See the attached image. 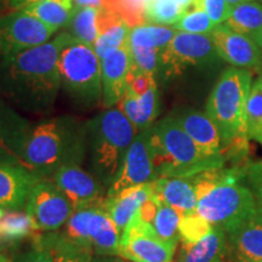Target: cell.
Returning a JSON list of instances; mask_svg holds the SVG:
<instances>
[{"label":"cell","instance_id":"39","mask_svg":"<svg viewBox=\"0 0 262 262\" xmlns=\"http://www.w3.org/2000/svg\"><path fill=\"white\" fill-rule=\"evenodd\" d=\"M193 8L204 10L216 26L225 24L233 9L228 4L227 0H195Z\"/></svg>","mask_w":262,"mask_h":262},{"label":"cell","instance_id":"19","mask_svg":"<svg viewBox=\"0 0 262 262\" xmlns=\"http://www.w3.org/2000/svg\"><path fill=\"white\" fill-rule=\"evenodd\" d=\"M31 125L14 108L0 101V163L22 164V152Z\"/></svg>","mask_w":262,"mask_h":262},{"label":"cell","instance_id":"46","mask_svg":"<svg viewBox=\"0 0 262 262\" xmlns=\"http://www.w3.org/2000/svg\"><path fill=\"white\" fill-rule=\"evenodd\" d=\"M251 2L262 3V0H227V3L232 6V8H233V6H235V5L243 4V3H251Z\"/></svg>","mask_w":262,"mask_h":262},{"label":"cell","instance_id":"2","mask_svg":"<svg viewBox=\"0 0 262 262\" xmlns=\"http://www.w3.org/2000/svg\"><path fill=\"white\" fill-rule=\"evenodd\" d=\"M86 158V123L60 116L32 124L26 137L22 164L50 179L62 166L80 165Z\"/></svg>","mask_w":262,"mask_h":262},{"label":"cell","instance_id":"42","mask_svg":"<svg viewBox=\"0 0 262 262\" xmlns=\"http://www.w3.org/2000/svg\"><path fill=\"white\" fill-rule=\"evenodd\" d=\"M39 2H44V0H8V5L9 8L14 10V11H18V10L24 9L25 6Z\"/></svg>","mask_w":262,"mask_h":262},{"label":"cell","instance_id":"11","mask_svg":"<svg viewBox=\"0 0 262 262\" xmlns=\"http://www.w3.org/2000/svg\"><path fill=\"white\" fill-rule=\"evenodd\" d=\"M178 245L159 238L152 225L136 214L122 232L120 257L131 262H170Z\"/></svg>","mask_w":262,"mask_h":262},{"label":"cell","instance_id":"5","mask_svg":"<svg viewBox=\"0 0 262 262\" xmlns=\"http://www.w3.org/2000/svg\"><path fill=\"white\" fill-rule=\"evenodd\" d=\"M149 148L156 179L192 178L222 168L226 160L225 157L204 155L171 116L149 127Z\"/></svg>","mask_w":262,"mask_h":262},{"label":"cell","instance_id":"35","mask_svg":"<svg viewBox=\"0 0 262 262\" xmlns=\"http://www.w3.org/2000/svg\"><path fill=\"white\" fill-rule=\"evenodd\" d=\"M150 0H102V6L117 12L131 28L146 25L145 14Z\"/></svg>","mask_w":262,"mask_h":262},{"label":"cell","instance_id":"50","mask_svg":"<svg viewBox=\"0 0 262 262\" xmlns=\"http://www.w3.org/2000/svg\"><path fill=\"white\" fill-rule=\"evenodd\" d=\"M6 212H8V211H6V209H4V208H0V219H2L3 216H4V215L6 214Z\"/></svg>","mask_w":262,"mask_h":262},{"label":"cell","instance_id":"25","mask_svg":"<svg viewBox=\"0 0 262 262\" xmlns=\"http://www.w3.org/2000/svg\"><path fill=\"white\" fill-rule=\"evenodd\" d=\"M118 106L139 131L152 126L159 114L158 85H153L141 96H136L126 89Z\"/></svg>","mask_w":262,"mask_h":262},{"label":"cell","instance_id":"36","mask_svg":"<svg viewBox=\"0 0 262 262\" xmlns=\"http://www.w3.org/2000/svg\"><path fill=\"white\" fill-rule=\"evenodd\" d=\"M216 25L211 21L208 14L201 8H193L182 16L178 24L173 25V28L178 32L192 33V34L210 35Z\"/></svg>","mask_w":262,"mask_h":262},{"label":"cell","instance_id":"16","mask_svg":"<svg viewBox=\"0 0 262 262\" xmlns=\"http://www.w3.org/2000/svg\"><path fill=\"white\" fill-rule=\"evenodd\" d=\"M40 180V176L22 164L0 163V208L21 210Z\"/></svg>","mask_w":262,"mask_h":262},{"label":"cell","instance_id":"3","mask_svg":"<svg viewBox=\"0 0 262 262\" xmlns=\"http://www.w3.org/2000/svg\"><path fill=\"white\" fill-rule=\"evenodd\" d=\"M245 170L216 168L192 176L196 192L195 212L229 235L257 211L250 187L244 185Z\"/></svg>","mask_w":262,"mask_h":262},{"label":"cell","instance_id":"32","mask_svg":"<svg viewBox=\"0 0 262 262\" xmlns=\"http://www.w3.org/2000/svg\"><path fill=\"white\" fill-rule=\"evenodd\" d=\"M247 135L262 146V75L251 85L247 102Z\"/></svg>","mask_w":262,"mask_h":262},{"label":"cell","instance_id":"7","mask_svg":"<svg viewBox=\"0 0 262 262\" xmlns=\"http://www.w3.org/2000/svg\"><path fill=\"white\" fill-rule=\"evenodd\" d=\"M58 70L62 89L75 103L89 108L102 102L101 60L93 47L70 34L60 51Z\"/></svg>","mask_w":262,"mask_h":262},{"label":"cell","instance_id":"4","mask_svg":"<svg viewBox=\"0 0 262 262\" xmlns=\"http://www.w3.org/2000/svg\"><path fill=\"white\" fill-rule=\"evenodd\" d=\"M253 85V77L249 70L229 67L212 88L205 113L220 133L225 150L231 155L247 149V102Z\"/></svg>","mask_w":262,"mask_h":262},{"label":"cell","instance_id":"21","mask_svg":"<svg viewBox=\"0 0 262 262\" xmlns=\"http://www.w3.org/2000/svg\"><path fill=\"white\" fill-rule=\"evenodd\" d=\"M131 27L120 15L112 10L98 8L97 12V39L94 50L100 60L123 47L129 40Z\"/></svg>","mask_w":262,"mask_h":262},{"label":"cell","instance_id":"23","mask_svg":"<svg viewBox=\"0 0 262 262\" xmlns=\"http://www.w3.org/2000/svg\"><path fill=\"white\" fill-rule=\"evenodd\" d=\"M152 194L153 191L150 187V182L136 186V187L127 188L125 191L118 193L116 195L106 196L103 208L122 233L140 210L143 203Z\"/></svg>","mask_w":262,"mask_h":262},{"label":"cell","instance_id":"38","mask_svg":"<svg viewBox=\"0 0 262 262\" xmlns=\"http://www.w3.org/2000/svg\"><path fill=\"white\" fill-rule=\"evenodd\" d=\"M129 48L131 64L140 72L157 77V74H158L159 55L162 50H159V49L136 47V45L130 44V41Z\"/></svg>","mask_w":262,"mask_h":262},{"label":"cell","instance_id":"28","mask_svg":"<svg viewBox=\"0 0 262 262\" xmlns=\"http://www.w3.org/2000/svg\"><path fill=\"white\" fill-rule=\"evenodd\" d=\"M97 12L95 6H75L67 31L77 40L93 47L97 39Z\"/></svg>","mask_w":262,"mask_h":262},{"label":"cell","instance_id":"18","mask_svg":"<svg viewBox=\"0 0 262 262\" xmlns=\"http://www.w3.org/2000/svg\"><path fill=\"white\" fill-rule=\"evenodd\" d=\"M171 117L204 155L209 157H225L220 133L208 114L192 108H186L171 114Z\"/></svg>","mask_w":262,"mask_h":262},{"label":"cell","instance_id":"47","mask_svg":"<svg viewBox=\"0 0 262 262\" xmlns=\"http://www.w3.org/2000/svg\"><path fill=\"white\" fill-rule=\"evenodd\" d=\"M10 247H11V245H10L9 243H6V242L2 241V239H0V254L6 253V251L9 250Z\"/></svg>","mask_w":262,"mask_h":262},{"label":"cell","instance_id":"45","mask_svg":"<svg viewBox=\"0 0 262 262\" xmlns=\"http://www.w3.org/2000/svg\"><path fill=\"white\" fill-rule=\"evenodd\" d=\"M175 2L178 3V4H179L180 6H181V8H182L183 10H185L186 12H187L189 9L194 6L195 0H175Z\"/></svg>","mask_w":262,"mask_h":262},{"label":"cell","instance_id":"14","mask_svg":"<svg viewBox=\"0 0 262 262\" xmlns=\"http://www.w3.org/2000/svg\"><path fill=\"white\" fill-rule=\"evenodd\" d=\"M63 192L74 210L88 206H103L107 189L93 173L80 165L62 166L50 178Z\"/></svg>","mask_w":262,"mask_h":262},{"label":"cell","instance_id":"6","mask_svg":"<svg viewBox=\"0 0 262 262\" xmlns=\"http://www.w3.org/2000/svg\"><path fill=\"white\" fill-rule=\"evenodd\" d=\"M137 133V127L119 108H108L86 122L90 171L107 189Z\"/></svg>","mask_w":262,"mask_h":262},{"label":"cell","instance_id":"24","mask_svg":"<svg viewBox=\"0 0 262 262\" xmlns=\"http://www.w3.org/2000/svg\"><path fill=\"white\" fill-rule=\"evenodd\" d=\"M176 262H222L228 249V237L221 227L211 231L195 243L180 242Z\"/></svg>","mask_w":262,"mask_h":262},{"label":"cell","instance_id":"49","mask_svg":"<svg viewBox=\"0 0 262 262\" xmlns=\"http://www.w3.org/2000/svg\"><path fill=\"white\" fill-rule=\"evenodd\" d=\"M0 262H12V260L6 254H0Z\"/></svg>","mask_w":262,"mask_h":262},{"label":"cell","instance_id":"17","mask_svg":"<svg viewBox=\"0 0 262 262\" xmlns=\"http://www.w3.org/2000/svg\"><path fill=\"white\" fill-rule=\"evenodd\" d=\"M129 40L118 50L101 60L102 73V103L112 108L120 102L127 89V74L130 70Z\"/></svg>","mask_w":262,"mask_h":262},{"label":"cell","instance_id":"51","mask_svg":"<svg viewBox=\"0 0 262 262\" xmlns=\"http://www.w3.org/2000/svg\"><path fill=\"white\" fill-rule=\"evenodd\" d=\"M170 262H176V261H170Z\"/></svg>","mask_w":262,"mask_h":262},{"label":"cell","instance_id":"9","mask_svg":"<svg viewBox=\"0 0 262 262\" xmlns=\"http://www.w3.org/2000/svg\"><path fill=\"white\" fill-rule=\"evenodd\" d=\"M220 60L209 35L178 32L160 51L157 77L175 80L189 71L211 67Z\"/></svg>","mask_w":262,"mask_h":262},{"label":"cell","instance_id":"8","mask_svg":"<svg viewBox=\"0 0 262 262\" xmlns=\"http://www.w3.org/2000/svg\"><path fill=\"white\" fill-rule=\"evenodd\" d=\"M62 233L97 256H120L122 233L103 206L74 210Z\"/></svg>","mask_w":262,"mask_h":262},{"label":"cell","instance_id":"27","mask_svg":"<svg viewBox=\"0 0 262 262\" xmlns=\"http://www.w3.org/2000/svg\"><path fill=\"white\" fill-rule=\"evenodd\" d=\"M74 9L73 0H44L29 4L18 11L31 15L51 27L60 29L67 27L70 24Z\"/></svg>","mask_w":262,"mask_h":262},{"label":"cell","instance_id":"31","mask_svg":"<svg viewBox=\"0 0 262 262\" xmlns=\"http://www.w3.org/2000/svg\"><path fill=\"white\" fill-rule=\"evenodd\" d=\"M178 33L175 28L159 25H140L130 31V44L141 48L159 49L162 50L172 40Z\"/></svg>","mask_w":262,"mask_h":262},{"label":"cell","instance_id":"29","mask_svg":"<svg viewBox=\"0 0 262 262\" xmlns=\"http://www.w3.org/2000/svg\"><path fill=\"white\" fill-rule=\"evenodd\" d=\"M45 244L50 248L54 255V262H91L94 254L89 250L79 247L73 242L64 237L63 233L40 234Z\"/></svg>","mask_w":262,"mask_h":262},{"label":"cell","instance_id":"40","mask_svg":"<svg viewBox=\"0 0 262 262\" xmlns=\"http://www.w3.org/2000/svg\"><path fill=\"white\" fill-rule=\"evenodd\" d=\"M245 179L248 180L249 187L254 193L257 208L262 211V160L250 164L245 169Z\"/></svg>","mask_w":262,"mask_h":262},{"label":"cell","instance_id":"26","mask_svg":"<svg viewBox=\"0 0 262 262\" xmlns=\"http://www.w3.org/2000/svg\"><path fill=\"white\" fill-rule=\"evenodd\" d=\"M225 25L262 49V3H243L233 6Z\"/></svg>","mask_w":262,"mask_h":262},{"label":"cell","instance_id":"33","mask_svg":"<svg viewBox=\"0 0 262 262\" xmlns=\"http://www.w3.org/2000/svg\"><path fill=\"white\" fill-rule=\"evenodd\" d=\"M180 221L181 214L171 206L160 202L158 209L152 221L157 235L169 243H180Z\"/></svg>","mask_w":262,"mask_h":262},{"label":"cell","instance_id":"48","mask_svg":"<svg viewBox=\"0 0 262 262\" xmlns=\"http://www.w3.org/2000/svg\"><path fill=\"white\" fill-rule=\"evenodd\" d=\"M6 8H9L8 0H0V14H2V12H4Z\"/></svg>","mask_w":262,"mask_h":262},{"label":"cell","instance_id":"12","mask_svg":"<svg viewBox=\"0 0 262 262\" xmlns=\"http://www.w3.org/2000/svg\"><path fill=\"white\" fill-rule=\"evenodd\" d=\"M27 212L38 232H55L67 224L74 209L51 179H42L29 194Z\"/></svg>","mask_w":262,"mask_h":262},{"label":"cell","instance_id":"37","mask_svg":"<svg viewBox=\"0 0 262 262\" xmlns=\"http://www.w3.org/2000/svg\"><path fill=\"white\" fill-rule=\"evenodd\" d=\"M212 225L196 212L181 216L180 221V242L195 243L211 231Z\"/></svg>","mask_w":262,"mask_h":262},{"label":"cell","instance_id":"15","mask_svg":"<svg viewBox=\"0 0 262 262\" xmlns=\"http://www.w3.org/2000/svg\"><path fill=\"white\" fill-rule=\"evenodd\" d=\"M209 37L219 57L232 67L244 70L262 68L261 49L250 39L233 32L225 24L216 26Z\"/></svg>","mask_w":262,"mask_h":262},{"label":"cell","instance_id":"13","mask_svg":"<svg viewBox=\"0 0 262 262\" xmlns=\"http://www.w3.org/2000/svg\"><path fill=\"white\" fill-rule=\"evenodd\" d=\"M149 127L136 134L116 178L107 189V196L116 195L127 188L146 185L156 180L149 148Z\"/></svg>","mask_w":262,"mask_h":262},{"label":"cell","instance_id":"30","mask_svg":"<svg viewBox=\"0 0 262 262\" xmlns=\"http://www.w3.org/2000/svg\"><path fill=\"white\" fill-rule=\"evenodd\" d=\"M35 232L38 231L28 212L11 210L0 219V239L10 245L35 235Z\"/></svg>","mask_w":262,"mask_h":262},{"label":"cell","instance_id":"43","mask_svg":"<svg viewBox=\"0 0 262 262\" xmlns=\"http://www.w3.org/2000/svg\"><path fill=\"white\" fill-rule=\"evenodd\" d=\"M91 262H131V261L120 256H97V255H94L93 261Z\"/></svg>","mask_w":262,"mask_h":262},{"label":"cell","instance_id":"34","mask_svg":"<svg viewBox=\"0 0 262 262\" xmlns=\"http://www.w3.org/2000/svg\"><path fill=\"white\" fill-rule=\"evenodd\" d=\"M186 11L175 0H150L147 5L145 21L148 25L170 26L178 24Z\"/></svg>","mask_w":262,"mask_h":262},{"label":"cell","instance_id":"44","mask_svg":"<svg viewBox=\"0 0 262 262\" xmlns=\"http://www.w3.org/2000/svg\"><path fill=\"white\" fill-rule=\"evenodd\" d=\"M75 6H95V8H101L102 6V0H73Z\"/></svg>","mask_w":262,"mask_h":262},{"label":"cell","instance_id":"20","mask_svg":"<svg viewBox=\"0 0 262 262\" xmlns=\"http://www.w3.org/2000/svg\"><path fill=\"white\" fill-rule=\"evenodd\" d=\"M155 195L181 216L196 210V192L192 178H158L150 182Z\"/></svg>","mask_w":262,"mask_h":262},{"label":"cell","instance_id":"41","mask_svg":"<svg viewBox=\"0 0 262 262\" xmlns=\"http://www.w3.org/2000/svg\"><path fill=\"white\" fill-rule=\"evenodd\" d=\"M17 262H54V255L50 248L42 242L40 234H35L34 244Z\"/></svg>","mask_w":262,"mask_h":262},{"label":"cell","instance_id":"1","mask_svg":"<svg viewBox=\"0 0 262 262\" xmlns=\"http://www.w3.org/2000/svg\"><path fill=\"white\" fill-rule=\"evenodd\" d=\"M68 39L70 33L62 32L40 47L0 60V95L29 112L50 111L62 88L58 56Z\"/></svg>","mask_w":262,"mask_h":262},{"label":"cell","instance_id":"22","mask_svg":"<svg viewBox=\"0 0 262 262\" xmlns=\"http://www.w3.org/2000/svg\"><path fill=\"white\" fill-rule=\"evenodd\" d=\"M227 237L237 262H262V211L257 209L254 216Z\"/></svg>","mask_w":262,"mask_h":262},{"label":"cell","instance_id":"10","mask_svg":"<svg viewBox=\"0 0 262 262\" xmlns=\"http://www.w3.org/2000/svg\"><path fill=\"white\" fill-rule=\"evenodd\" d=\"M57 31L22 11L0 15V60L40 47Z\"/></svg>","mask_w":262,"mask_h":262}]
</instances>
